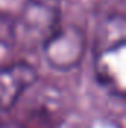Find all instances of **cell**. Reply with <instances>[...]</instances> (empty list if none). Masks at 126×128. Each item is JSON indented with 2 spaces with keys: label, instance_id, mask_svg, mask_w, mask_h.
I'll list each match as a JSON object with an SVG mask.
<instances>
[{
  "label": "cell",
  "instance_id": "6da1fadb",
  "mask_svg": "<svg viewBox=\"0 0 126 128\" xmlns=\"http://www.w3.org/2000/svg\"><path fill=\"white\" fill-rule=\"evenodd\" d=\"M61 24V0H27L10 21V40L24 51H36Z\"/></svg>",
  "mask_w": 126,
  "mask_h": 128
},
{
  "label": "cell",
  "instance_id": "7a4b0ae2",
  "mask_svg": "<svg viewBox=\"0 0 126 128\" xmlns=\"http://www.w3.org/2000/svg\"><path fill=\"white\" fill-rule=\"evenodd\" d=\"M0 118V128H61L67 116V109L58 92L46 90L34 94L19 113L4 112Z\"/></svg>",
  "mask_w": 126,
  "mask_h": 128
},
{
  "label": "cell",
  "instance_id": "3957f363",
  "mask_svg": "<svg viewBox=\"0 0 126 128\" xmlns=\"http://www.w3.org/2000/svg\"><path fill=\"white\" fill-rule=\"evenodd\" d=\"M94 74L96 82L114 97H125L126 39L96 40L94 54Z\"/></svg>",
  "mask_w": 126,
  "mask_h": 128
},
{
  "label": "cell",
  "instance_id": "277c9868",
  "mask_svg": "<svg viewBox=\"0 0 126 128\" xmlns=\"http://www.w3.org/2000/svg\"><path fill=\"white\" fill-rule=\"evenodd\" d=\"M45 61L58 72L73 70L82 63L86 52V36L76 26L61 27L40 48Z\"/></svg>",
  "mask_w": 126,
  "mask_h": 128
},
{
  "label": "cell",
  "instance_id": "5b68a950",
  "mask_svg": "<svg viewBox=\"0 0 126 128\" xmlns=\"http://www.w3.org/2000/svg\"><path fill=\"white\" fill-rule=\"evenodd\" d=\"M39 73L27 61L0 64V112L13 107L36 85Z\"/></svg>",
  "mask_w": 126,
  "mask_h": 128
}]
</instances>
